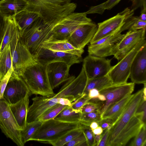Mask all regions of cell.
Returning <instances> with one entry per match:
<instances>
[{"label":"cell","instance_id":"cell-1","mask_svg":"<svg viewBox=\"0 0 146 146\" xmlns=\"http://www.w3.org/2000/svg\"><path fill=\"white\" fill-rule=\"evenodd\" d=\"M28 4L25 9L36 13L47 24L53 27L74 12L77 5L72 0H24Z\"/></svg>","mask_w":146,"mask_h":146},{"label":"cell","instance_id":"cell-2","mask_svg":"<svg viewBox=\"0 0 146 146\" xmlns=\"http://www.w3.org/2000/svg\"><path fill=\"white\" fill-rule=\"evenodd\" d=\"M17 72L23 79L32 94L47 96L54 94L48 80L46 65L35 60Z\"/></svg>","mask_w":146,"mask_h":146},{"label":"cell","instance_id":"cell-3","mask_svg":"<svg viewBox=\"0 0 146 146\" xmlns=\"http://www.w3.org/2000/svg\"><path fill=\"white\" fill-rule=\"evenodd\" d=\"M87 126L82 123L69 122L54 119L43 121L29 141L51 144L69 132Z\"/></svg>","mask_w":146,"mask_h":146},{"label":"cell","instance_id":"cell-4","mask_svg":"<svg viewBox=\"0 0 146 146\" xmlns=\"http://www.w3.org/2000/svg\"><path fill=\"white\" fill-rule=\"evenodd\" d=\"M53 27L39 17L21 34L24 43L34 58L43 48V44L50 37Z\"/></svg>","mask_w":146,"mask_h":146},{"label":"cell","instance_id":"cell-5","mask_svg":"<svg viewBox=\"0 0 146 146\" xmlns=\"http://www.w3.org/2000/svg\"><path fill=\"white\" fill-rule=\"evenodd\" d=\"M87 15L85 12H74L69 15L53 27L51 37L46 42L67 40L78 27L82 24L92 22Z\"/></svg>","mask_w":146,"mask_h":146},{"label":"cell","instance_id":"cell-6","mask_svg":"<svg viewBox=\"0 0 146 146\" xmlns=\"http://www.w3.org/2000/svg\"><path fill=\"white\" fill-rule=\"evenodd\" d=\"M9 44L14 71L18 72L35 61L22 40L17 23Z\"/></svg>","mask_w":146,"mask_h":146},{"label":"cell","instance_id":"cell-7","mask_svg":"<svg viewBox=\"0 0 146 146\" xmlns=\"http://www.w3.org/2000/svg\"><path fill=\"white\" fill-rule=\"evenodd\" d=\"M0 129L7 138L18 146H24L21 138V130L10 108L3 98L0 99Z\"/></svg>","mask_w":146,"mask_h":146},{"label":"cell","instance_id":"cell-8","mask_svg":"<svg viewBox=\"0 0 146 146\" xmlns=\"http://www.w3.org/2000/svg\"><path fill=\"white\" fill-rule=\"evenodd\" d=\"M145 44V38H143L116 64L112 66L108 75L113 84H119L127 83L134 59L138 52Z\"/></svg>","mask_w":146,"mask_h":146},{"label":"cell","instance_id":"cell-9","mask_svg":"<svg viewBox=\"0 0 146 146\" xmlns=\"http://www.w3.org/2000/svg\"><path fill=\"white\" fill-rule=\"evenodd\" d=\"M143 95V88L133 94L122 113L110 130L107 146H111L119 134L135 115Z\"/></svg>","mask_w":146,"mask_h":146},{"label":"cell","instance_id":"cell-10","mask_svg":"<svg viewBox=\"0 0 146 146\" xmlns=\"http://www.w3.org/2000/svg\"><path fill=\"white\" fill-rule=\"evenodd\" d=\"M87 78L82 67L78 76L69 77L66 83L56 94L52 95L53 98H63L69 100L71 102L83 98L82 95L86 87Z\"/></svg>","mask_w":146,"mask_h":146},{"label":"cell","instance_id":"cell-11","mask_svg":"<svg viewBox=\"0 0 146 146\" xmlns=\"http://www.w3.org/2000/svg\"><path fill=\"white\" fill-rule=\"evenodd\" d=\"M121 27L90 44L88 48L89 54L104 58L114 56L115 54V47L117 43L125 35V34H121L122 32L120 30Z\"/></svg>","mask_w":146,"mask_h":146},{"label":"cell","instance_id":"cell-12","mask_svg":"<svg viewBox=\"0 0 146 146\" xmlns=\"http://www.w3.org/2000/svg\"><path fill=\"white\" fill-rule=\"evenodd\" d=\"M134 10L128 7L115 16L98 24L96 32L90 42L92 44L121 27L126 20L133 16Z\"/></svg>","mask_w":146,"mask_h":146},{"label":"cell","instance_id":"cell-13","mask_svg":"<svg viewBox=\"0 0 146 146\" xmlns=\"http://www.w3.org/2000/svg\"><path fill=\"white\" fill-rule=\"evenodd\" d=\"M135 84L132 82L119 84H113L100 90V94L104 95L106 98L100 111L101 116L114 104L125 96L131 94L134 90Z\"/></svg>","mask_w":146,"mask_h":146},{"label":"cell","instance_id":"cell-14","mask_svg":"<svg viewBox=\"0 0 146 146\" xmlns=\"http://www.w3.org/2000/svg\"><path fill=\"white\" fill-rule=\"evenodd\" d=\"M28 93H31L23 79L18 73L13 71L3 93L4 99L9 104H14Z\"/></svg>","mask_w":146,"mask_h":146},{"label":"cell","instance_id":"cell-15","mask_svg":"<svg viewBox=\"0 0 146 146\" xmlns=\"http://www.w3.org/2000/svg\"><path fill=\"white\" fill-rule=\"evenodd\" d=\"M83 68L88 79H92L108 74L112 66L111 60L88 54L83 60Z\"/></svg>","mask_w":146,"mask_h":146},{"label":"cell","instance_id":"cell-16","mask_svg":"<svg viewBox=\"0 0 146 146\" xmlns=\"http://www.w3.org/2000/svg\"><path fill=\"white\" fill-rule=\"evenodd\" d=\"M35 60L42 64L46 65L52 62L62 61L70 66L79 63L83 61L82 57L70 53L53 51L42 48L34 57Z\"/></svg>","mask_w":146,"mask_h":146},{"label":"cell","instance_id":"cell-17","mask_svg":"<svg viewBox=\"0 0 146 146\" xmlns=\"http://www.w3.org/2000/svg\"><path fill=\"white\" fill-rule=\"evenodd\" d=\"M146 29L128 30L115 47L114 57L119 61L132 50L141 40L145 38Z\"/></svg>","mask_w":146,"mask_h":146},{"label":"cell","instance_id":"cell-18","mask_svg":"<svg viewBox=\"0 0 146 146\" xmlns=\"http://www.w3.org/2000/svg\"><path fill=\"white\" fill-rule=\"evenodd\" d=\"M97 28V25L92 22L82 24L72 33L67 40L75 48L83 49L92 39Z\"/></svg>","mask_w":146,"mask_h":146},{"label":"cell","instance_id":"cell-19","mask_svg":"<svg viewBox=\"0 0 146 146\" xmlns=\"http://www.w3.org/2000/svg\"><path fill=\"white\" fill-rule=\"evenodd\" d=\"M46 71L50 85L53 90L69 78L70 66L62 61L51 62L46 65Z\"/></svg>","mask_w":146,"mask_h":146},{"label":"cell","instance_id":"cell-20","mask_svg":"<svg viewBox=\"0 0 146 146\" xmlns=\"http://www.w3.org/2000/svg\"><path fill=\"white\" fill-rule=\"evenodd\" d=\"M52 95L47 96H36L32 98L33 103L29 107L27 114V122L38 120L46 111L57 104L58 98L52 97Z\"/></svg>","mask_w":146,"mask_h":146},{"label":"cell","instance_id":"cell-21","mask_svg":"<svg viewBox=\"0 0 146 146\" xmlns=\"http://www.w3.org/2000/svg\"><path fill=\"white\" fill-rule=\"evenodd\" d=\"M130 78L132 82L144 84L146 82V44L136 55L131 66Z\"/></svg>","mask_w":146,"mask_h":146},{"label":"cell","instance_id":"cell-22","mask_svg":"<svg viewBox=\"0 0 146 146\" xmlns=\"http://www.w3.org/2000/svg\"><path fill=\"white\" fill-rule=\"evenodd\" d=\"M144 125L139 117L134 115L118 135L111 146L125 145L130 139L136 135Z\"/></svg>","mask_w":146,"mask_h":146},{"label":"cell","instance_id":"cell-23","mask_svg":"<svg viewBox=\"0 0 146 146\" xmlns=\"http://www.w3.org/2000/svg\"><path fill=\"white\" fill-rule=\"evenodd\" d=\"M32 95L31 93H28L19 101L14 104H9L11 110L21 130L25 128L27 122L29 97Z\"/></svg>","mask_w":146,"mask_h":146},{"label":"cell","instance_id":"cell-24","mask_svg":"<svg viewBox=\"0 0 146 146\" xmlns=\"http://www.w3.org/2000/svg\"><path fill=\"white\" fill-rule=\"evenodd\" d=\"M28 6L24 0H1L0 12L7 17L13 16L25 9Z\"/></svg>","mask_w":146,"mask_h":146},{"label":"cell","instance_id":"cell-25","mask_svg":"<svg viewBox=\"0 0 146 146\" xmlns=\"http://www.w3.org/2000/svg\"><path fill=\"white\" fill-rule=\"evenodd\" d=\"M133 96V94H131L128 95L113 105L102 115L101 119H109L112 121L113 125L120 117Z\"/></svg>","mask_w":146,"mask_h":146},{"label":"cell","instance_id":"cell-26","mask_svg":"<svg viewBox=\"0 0 146 146\" xmlns=\"http://www.w3.org/2000/svg\"><path fill=\"white\" fill-rule=\"evenodd\" d=\"M44 48L53 51H59L71 53L82 57L84 52L83 49L75 48L67 40L58 41L45 42L43 44Z\"/></svg>","mask_w":146,"mask_h":146},{"label":"cell","instance_id":"cell-27","mask_svg":"<svg viewBox=\"0 0 146 146\" xmlns=\"http://www.w3.org/2000/svg\"><path fill=\"white\" fill-rule=\"evenodd\" d=\"M39 17L38 14L26 9L16 14L15 15V20L20 34L29 27Z\"/></svg>","mask_w":146,"mask_h":146},{"label":"cell","instance_id":"cell-28","mask_svg":"<svg viewBox=\"0 0 146 146\" xmlns=\"http://www.w3.org/2000/svg\"><path fill=\"white\" fill-rule=\"evenodd\" d=\"M113 84L108 74L100 78L88 79L86 87L82 95L83 97H87L89 90L96 89L99 91L108 86Z\"/></svg>","mask_w":146,"mask_h":146},{"label":"cell","instance_id":"cell-29","mask_svg":"<svg viewBox=\"0 0 146 146\" xmlns=\"http://www.w3.org/2000/svg\"><path fill=\"white\" fill-rule=\"evenodd\" d=\"M12 67V60L9 43L0 52V81Z\"/></svg>","mask_w":146,"mask_h":146},{"label":"cell","instance_id":"cell-30","mask_svg":"<svg viewBox=\"0 0 146 146\" xmlns=\"http://www.w3.org/2000/svg\"><path fill=\"white\" fill-rule=\"evenodd\" d=\"M82 114L80 112H76L71 106H68L54 119L67 122L82 123Z\"/></svg>","mask_w":146,"mask_h":146},{"label":"cell","instance_id":"cell-31","mask_svg":"<svg viewBox=\"0 0 146 146\" xmlns=\"http://www.w3.org/2000/svg\"><path fill=\"white\" fill-rule=\"evenodd\" d=\"M42 122V121L38 120L29 123L27 122L25 128L21 131L22 140L24 145L29 141L30 138L38 129Z\"/></svg>","mask_w":146,"mask_h":146},{"label":"cell","instance_id":"cell-32","mask_svg":"<svg viewBox=\"0 0 146 146\" xmlns=\"http://www.w3.org/2000/svg\"><path fill=\"white\" fill-rule=\"evenodd\" d=\"M16 24L15 15L8 17L6 29L0 46V52L9 43L12 37Z\"/></svg>","mask_w":146,"mask_h":146},{"label":"cell","instance_id":"cell-33","mask_svg":"<svg viewBox=\"0 0 146 146\" xmlns=\"http://www.w3.org/2000/svg\"><path fill=\"white\" fill-rule=\"evenodd\" d=\"M121 0H108L100 5L91 6L86 12L87 14L98 13L102 14L106 10H110Z\"/></svg>","mask_w":146,"mask_h":146},{"label":"cell","instance_id":"cell-34","mask_svg":"<svg viewBox=\"0 0 146 146\" xmlns=\"http://www.w3.org/2000/svg\"><path fill=\"white\" fill-rule=\"evenodd\" d=\"M67 106L56 104L46 111L41 115L38 120L44 121L54 119Z\"/></svg>","mask_w":146,"mask_h":146},{"label":"cell","instance_id":"cell-35","mask_svg":"<svg viewBox=\"0 0 146 146\" xmlns=\"http://www.w3.org/2000/svg\"><path fill=\"white\" fill-rule=\"evenodd\" d=\"M82 129L72 130L68 133L51 145L54 146H62L69 142L82 133Z\"/></svg>","mask_w":146,"mask_h":146},{"label":"cell","instance_id":"cell-36","mask_svg":"<svg viewBox=\"0 0 146 146\" xmlns=\"http://www.w3.org/2000/svg\"><path fill=\"white\" fill-rule=\"evenodd\" d=\"M101 119V114L99 111L82 114L81 122L87 126L89 127L91 123L93 121L99 123Z\"/></svg>","mask_w":146,"mask_h":146},{"label":"cell","instance_id":"cell-37","mask_svg":"<svg viewBox=\"0 0 146 146\" xmlns=\"http://www.w3.org/2000/svg\"><path fill=\"white\" fill-rule=\"evenodd\" d=\"M135 138L129 145L130 146H145L146 144V125L141 127Z\"/></svg>","mask_w":146,"mask_h":146},{"label":"cell","instance_id":"cell-38","mask_svg":"<svg viewBox=\"0 0 146 146\" xmlns=\"http://www.w3.org/2000/svg\"><path fill=\"white\" fill-rule=\"evenodd\" d=\"M146 100L142 99L139 103L135 115L138 116L142 123L146 125Z\"/></svg>","mask_w":146,"mask_h":146},{"label":"cell","instance_id":"cell-39","mask_svg":"<svg viewBox=\"0 0 146 146\" xmlns=\"http://www.w3.org/2000/svg\"><path fill=\"white\" fill-rule=\"evenodd\" d=\"M82 131L85 136L88 146H96L94 139L95 135L90 127H86L82 129Z\"/></svg>","mask_w":146,"mask_h":146},{"label":"cell","instance_id":"cell-40","mask_svg":"<svg viewBox=\"0 0 146 146\" xmlns=\"http://www.w3.org/2000/svg\"><path fill=\"white\" fill-rule=\"evenodd\" d=\"M64 146H88L86 142L85 136L83 132L80 135L66 144Z\"/></svg>","mask_w":146,"mask_h":146},{"label":"cell","instance_id":"cell-41","mask_svg":"<svg viewBox=\"0 0 146 146\" xmlns=\"http://www.w3.org/2000/svg\"><path fill=\"white\" fill-rule=\"evenodd\" d=\"M90 99L88 96L80 98L72 102L71 106L76 112H81L82 108Z\"/></svg>","mask_w":146,"mask_h":146},{"label":"cell","instance_id":"cell-42","mask_svg":"<svg viewBox=\"0 0 146 146\" xmlns=\"http://www.w3.org/2000/svg\"><path fill=\"white\" fill-rule=\"evenodd\" d=\"M13 71V67L9 70L6 74L0 81V99L3 98V93L7 85L11 75Z\"/></svg>","mask_w":146,"mask_h":146},{"label":"cell","instance_id":"cell-43","mask_svg":"<svg viewBox=\"0 0 146 146\" xmlns=\"http://www.w3.org/2000/svg\"><path fill=\"white\" fill-rule=\"evenodd\" d=\"M8 17L0 12V46L6 29Z\"/></svg>","mask_w":146,"mask_h":146},{"label":"cell","instance_id":"cell-44","mask_svg":"<svg viewBox=\"0 0 146 146\" xmlns=\"http://www.w3.org/2000/svg\"><path fill=\"white\" fill-rule=\"evenodd\" d=\"M133 2L131 9L135 10L140 7L141 11H146V0H135Z\"/></svg>","mask_w":146,"mask_h":146},{"label":"cell","instance_id":"cell-45","mask_svg":"<svg viewBox=\"0 0 146 146\" xmlns=\"http://www.w3.org/2000/svg\"><path fill=\"white\" fill-rule=\"evenodd\" d=\"M146 22L143 21L138 19L128 30L135 31L141 29H146Z\"/></svg>","mask_w":146,"mask_h":146},{"label":"cell","instance_id":"cell-46","mask_svg":"<svg viewBox=\"0 0 146 146\" xmlns=\"http://www.w3.org/2000/svg\"><path fill=\"white\" fill-rule=\"evenodd\" d=\"M104 133L102 134L100 141L98 146H107L108 138L109 135L110 130L106 129Z\"/></svg>","mask_w":146,"mask_h":146},{"label":"cell","instance_id":"cell-47","mask_svg":"<svg viewBox=\"0 0 146 146\" xmlns=\"http://www.w3.org/2000/svg\"><path fill=\"white\" fill-rule=\"evenodd\" d=\"M98 123L99 126L102 128L103 130L107 129L110 126L112 127L113 125L112 121L108 119H102Z\"/></svg>","mask_w":146,"mask_h":146},{"label":"cell","instance_id":"cell-48","mask_svg":"<svg viewBox=\"0 0 146 146\" xmlns=\"http://www.w3.org/2000/svg\"><path fill=\"white\" fill-rule=\"evenodd\" d=\"M100 94L99 91L96 89H93L89 90L87 96L90 99L97 98Z\"/></svg>","mask_w":146,"mask_h":146},{"label":"cell","instance_id":"cell-49","mask_svg":"<svg viewBox=\"0 0 146 146\" xmlns=\"http://www.w3.org/2000/svg\"><path fill=\"white\" fill-rule=\"evenodd\" d=\"M57 98V104L63 105L71 106L72 103L68 99L63 98Z\"/></svg>","mask_w":146,"mask_h":146},{"label":"cell","instance_id":"cell-50","mask_svg":"<svg viewBox=\"0 0 146 146\" xmlns=\"http://www.w3.org/2000/svg\"><path fill=\"white\" fill-rule=\"evenodd\" d=\"M103 130L102 128L99 126L96 129L92 130L93 133L94 135L101 134L103 132Z\"/></svg>","mask_w":146,"mask_h":146},{"label":"cell","instance_id":"cell-51","mask_svg":"<svg viewBox=\"0 0 146 146\" xmlns=\"http://www.w3.org/2000/svg\"><path fill=\"white\" fill-rule=\"evenodd\" d=\"M141 14L138 17L139 20L146 22V11H143L141 12Z\"/></svg>","mask_w":146,"mask_h":146},{"label":"cell","instance_id":"cell-52","mask_svg":"<svg viewBox=\"0 0 146 146\" xmlns=\"http://www.w3.org/2000/svg\"><path fill=\"white\" fill-rule=\"evenodd\" d=\"M99 126V123L96 121L92 122L90 124L89 127L92 130Z\"/></svg>","mask_w":146,"mask_h":146},{"label":"cell","instance_id":"cell-53","mask_svg":"<svg viewBox=\"0 0 146 146\" xmlns=\"http://www.w3.org/2000/svg\"><path fill=\"white\" fill-rule=\"evenodd\" d=\"M101 137L102 134L95 135L94 139L96 144V146H98V145L100 141Z\"/></svg>","mask_w":146,"mask_h":146},{"label":"cell","instance_id":"cell-54","mask_svg":"<svg viewBox=\"0 0 146 146\" xmlns=\"http://www.w3.org/2000/svg\"><path fill=\"white\" fill-rule=\"evenodd\" d=\"M98 98L100 101L104 102L106 100L105 96L102 94H100Z\"/></svg>","mask_w":146,"mask_h":146},{"label":"cell","instance_id":"cell-55","mask_svg":"<svg viewBox=\"0 0 146 146\" xmlns=\"http://www.w3.org/2000/svg\"><path fill=\"white\" fill-rule=\"evenodd\" d=\"M144 86L143 88V95L146 96V83L144 84Z\"/></svg>","mask_w":146,"mask_h":146},{"label":"cell","instance_id":"cell-56","mask_svg":"<svg viewBox=\"0 0 146 146\" xmlns=\"http://www.w3.org/2000/svg\"><path fill=\"white\" fill-rule=\"evenodd\" d=\"M132 0V1H133H133H134L135 0Z\"/></svg>","mask_w":146,"mask_h":146}]
</instances>
